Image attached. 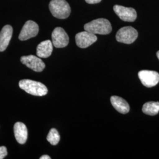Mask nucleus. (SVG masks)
I'll use <instances>...</instances> for the list:
<instances>
[{"label":"nucleus","instance_id":"f257e3e1","mask_svg":"<svg viewBox=\"0 0 159 159\" xmlns=\"http://www.w3.org/2000/svg\"><path fill=\"white\" fill-rule=\"evenodd\" d=\"M85 31L94 34L107 35L111 32L112 27L110 21L105 18H98L84 26Z\"/></svg>","mask_w":159,"mask_h":159},{"label":"nucleus","instance_id":"f03ea898","mask_svg":"<svg viewBox=\"0 0 159 159\" xmlns=\"http://www.w3.org/2000/svg\"><path fill=\"white\" fill-rule=\"evenodd\" d=\"M20 87L27 93L35 96H43L48 93V89L43 83L31 80H22L19 82Z\"/></svg>","mask_w":159,"mask_h":159},{"label":"nucleus","instance_id":"7ed1b4c3","mask_svg":"<svg viewBox=\"0 0 159 159\" xmlns=\"http://www.w3.org/2000/svg\"><path fill=\"white\" fill-rule=\"evenodd\" d=\"M49 8L52 16L59 19H66L71 13L70 6L66 0H51Z\"/></svg>","mask_w":159,"mask_h":159},{"label":"nucleus","instance_id":"20e7f679","mask_svg":"<svg viewBox=\"0 0 159 159\" xmlns=\"http://www.w3.org/2000/svg\"><path fill=\"white\" fill-rule=\"evenodd\" d=\"M137 37L138 33L136 30L130 26L120 29L116 35L117 41L127 44H130L134 43Z\"/></svg>","mask_w":159,"mask_h":159},{"label":"nucleus","instance_id":"39448f33","mask_svg":"<svg viewBox=\"0 0 159 159\" xmlns=\"http://www.w3.org/2000/svg\"><path fill=\"white\" fill-rule=\"evenodd\" d=\"M139 78L143 85L147 87H152L159 82V74L154 71L142 70L139 72Z\"/></svg>","mask_w":159,"mask_h":159},{"label":"nucleus","instance_id":"423d86ee","mask_svg":"<svg viewBox=\"0 0 159 159\" xmlns=\"http://www.w3.org/2000/svg\"><path fill=\"white\" fill-rule=\"evenodd\" d=\"M52 43L56 48H64L68 45L69 37L64 29L57 27L52 33Z\"/></svg>","mask_w":159,"mask_h":159},{"label":"nucleus","instance_id":"0eeeda50","mask_svg":"<svg viewBox=\"0 0 159 159\" xmlns=\"http://www.w3.org/2000/svg\"><path fill=\"white\" fill-rule=\"evenodd\" d=\"M39 31V27L38 24L33 21L29 20L24 25L18 38L21 41L29 40L35 37Z\"/></svg>","mask_w":159,"mask_h":159},{"label":"nucleus","instance_id":"6e6552de","mask_svg":"<svg viewBox=\"0 0 159 159\" xmlns=\"http://www.w3.org/2000/svg\"><path fill=\"white\" fill-rule=\"evenodd\" d=\"M113 10L120 18L124 21L133 22L136 19V11L133 8L116 5L114 6Z\"/></svg>","mask_w":159,"mask_h":159},{"label":"nucleus","instance_id":"1a4fd4ad","mask_svg":"<svg viewBox=\"0 0 159 159\" xmlns=\"http://www.w3.org/2000/svg\"><path fill=\"white\" fill-rule=\"evenodd\" d=\"M21 62L35 72H41L46 67L45 64L40 57L33 55L21 57Z\"/></svg>","mask_w":159,"mask_h":159},{"label":"nucleus","instance_id":"9d476101","mask_svg":"<svg viewBox=\"0 0 159 159\" xmlns=\"http://www.w3.org/2000/svg\"><path fill=\"white\" fill-rule=\"evenodd\" d=\"M97 40L96 34H93L87 31L79 33L75 35V42L78 47L85 48L94 43Z\"/></svg>","mask_w":159,"mask_h":159},{"label":"nucleus","instance_id":"9b49d317","mask_svg":"<svg viewBox=\"0 0 159 159\" xmlns=\"http://www.w3.org/2000/svg\"><path fill=\"white\" fill-rule=\"evenodd\" d=\"M12 28L10 25H6L0 32V51H5L11 39L12 35Z\"/></svg>","mask_w":159,"mask_h":159},{"label":"nucleus","instance_id":"f8f14e48","mask_svg":"<svg viewBox=\"0 0 159 159\" xmlns=\"http://www.w3.org/2000/svg\"><path fill=\"white\" fill-rule=\"evenodd\" d=\"M14 132L17 142L21 144L26 142L28 138V130L24 123L17 122L14 126Z\"/></svg>","mask_w":159,"mask_h":159},{"label":"nucleus","instance_id":"ddd939ff","mask_svg":"<svg viewBox=\"0 0 159 159\" xmlns=\"http://www.w3.org/2000/svg\"><path fill=\"white\" fill-rule=\"evenodd\" d=\"M110 101L114 108L121 114H127L129 112L130 107L128 102L120 97L113 96L110 98Z\"/></svg>","mask_w":159,"mask_h":159},{"label":"nucleus","instance_id":"4468645a","mask_svg":"<svg viewBox=\"0 0 159 159\" xmlns=\"http://www.w3.org/2000/svg\"><path fill=\"white\" fill-rule=\"evenodd\" d=\"M52 43L50 40L42 41L37 47V55L40 58H48L52 52Z\"/></svg>","mask_w":159,"mask_h":159},{"label":"nucleus","instance_id":"2eb2a0df","mask_svg":"<svg viewBox=\"0 0 159 159\" xmlns=\"http://www.w3.org/2000/svg\"><path fill=\"white\" fill-rule=\"evenodd\" d=\"M143 112L150 116H155L159 112V102H146L142 108Z\"/></svg>","mask_w":159,"mask_h":159},{"label":"nucleus","instance_id":"dca6fc26","mask_svg":"<svg viewBox=\"0 0 159 159\" xmlns=\"http://www.w3.org/2000/svg\"><path fill=\"white\" fill-rule=\"evenodd\" d=\"M47 140L52 145H57L60 140V136L58 131L55 129H51L47 137Z\"/></svg>","mask_w":159,"mask_h":159},{"label":"nucleus","instance_id":"f3484780","mask_svg":"<svg viewBox=\"0 0 159 159\" xmlns=\"http://www.w3.org/2000/svg\"><path fill=\"white\" fill-rule=\"evenodd\" d=\"M7 150L5 146L0 147V159H4V157L7 155Z\"/></svg>","mask_w":159,"mask_h":159},{"label":"nucleus","instance_id":"a211bd4d","mask_svg":"<svg viewBox=\"0 0 159 159\" xmlns=\"http://www.w3.org/2000/svg\"><path fill=\"white\" fill-rule=\"evenodd\" d=\"M85 2L88 4H97L101 2L102 0H85Z\"/></svg>","mask_w":159,"mask_h":159},{"label":"nucleus","instance_id":"6ab92c4d","mask_svg":"<svg viewBox=\"0 0 159 159\" xmlns=\"http://www.w3.org/2000/svg\"><path fill=\"white\" fill-rule=\"evenodd\" d=\"M40 159H50L51 157L48 155H43L40 158Z\"/></svg>","mask_w":159,"mask_h":159},{"label":"nucleus","instance_id":"aec40b11","mask_svg":"<svg viewBox=\"0 0 159 159\" xmlns=\"http://www.w3.org/2000/svg\"><path fill=\"white\" fill-rule=\"evenodd\" d=\"M156 55H157V58H159V51H158L157 52V54H156Z\"/></svg>","mask_w":159,"mask_h":159}]
</instances>
